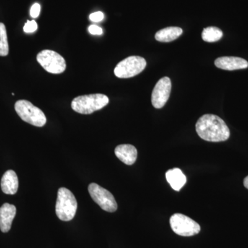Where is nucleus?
<instances>
[{
	"instance_id": "1",
	"label": "nucleus",
	"mask_w": 248,
	"mask_h": 248,
	"mask_svg": "<svg viewBox=\"0 0 248 248\" xmlns=\"http://www.w3.org/2000/svg\"><path fill=\"white\" fill-rule=\"evenodd\" d=\"M196 131L202 140L210 142H221L228 140L231 132L221 117L212 114L201 117L196 124Z\"/></svg>"
},
{
	"instance_id": "2",
	"label": "nucleus",
	"mask_w": 248,
	"mask_h": 248,
	"mask_svg": "<svg viewBox=\"0 0 248 248\" xmlns=\"http://www.w3.org/2000/svg\"><path fill=\"white\" fill-rule=\"evenodd\" d=\"M109 99L104 94H91L79 96L71 103L73 110L83 115H90L101 110L108 104Z\"/></svg>"
},
{
	"instance_id": "3",
	"label": "nucleus",
	"mask_w": 248,
	"mask_h": 248,
	"mask_svg": "<svg viewBox=\"0 0 248 248\" xmlns=\"http://www.w3.org/2000/svg\"><path fill=\"white\" fill-rule=\"evenodd\" d=\"M78 209V202L73 192L66 187L58 190L55 212L57 216L63 221H71Z\"/></svg>"
},
{
	"instance_id": "4",
	"label": "nucleus",
	"mask_w": 248,
	"mask_h": 248,
	"mask_svg": "<svg viewBox=\"0 0 248 248\" xmlns=\"http://www.w3.org/2000/svg\"><path fill=\"white\" fill-rule=\"evenodd\" d=\"M15 110L24 122L36 127H43L46 123V117L43 111L27 100L17 101Z\"/></svg>"
},
{
	"instance_id": "5",
	"label": "nucleus",
	"mask_w": 248,
	"mask_h": 248,
	"mask_svg": "<svg viewBox=\"0 0 248 248\" xmlns=\"http://www.w3.org/2000/svg\"><path fill=\"white\" fill-rule=\"evenodd\" d=\"M146 66L144 58L140 56H130L124 59L116 66L114 73L122 79L133 78L141 73Z\"/></svg>"
},
{
	"instance_id": "6",
	"label": "nucleus",
	"mask_w": 248,
	"mask_h": 248,
	"mask_svg": "<svg viewBox=\"0 0 248 248\" xmlns=\"http://www.w3.org/2000/svg\"><path fill=\"white\" fill-rule=\"evenodd\" d=\"M37 61L44 69L52 74H61L66 69V60L51 50H44L37 55Z\"/></svg>"
},
{
	"instance_id": "7",
	"label": "nucleus",
	"mask_w": 248,
	"mask_h": 248,
	"mask_svg": "<svg viewBox=\"0 0 248 248\" xmlns=\"http://www.w3.org/2000/svg\"><path fill=\"white\" fill-rule=\"evenodd\" d=\"M173 232L182 236H192L199 234L201 227L199 223L183 214H174L170 218Z\"/></svg>"
},
{
	"instance_id": "8",
	"label": "nucleus",
	"mask_w": 248,
	"mask_h": 248,
	"mask_svg": "<svg viewBox=\"0 0 248 248\" xmlns=\"http://www.w3.org/2000/svg\"><path fill=\"white\" fill-rule=\"evenodd\" d=\"M89 192L93 200L102 210L108 213H114L117 210V203L115 197L107 189L93 183L89 186Z\"/></svg>"
},
{
	"instance_id": "9",
	"label": "nucleus",
	"mask_w": 248,
	"mask_h": 248,
	"mask_svg": "<svg viewBox=\"0 0 248 248\" xmlns=\"http://www.w3.org/2000/svg\"><path fill=\"white\" fill-rule=\"evenodd\" d=\"M171 89L172 84L168 77H164L158 81L152 93V104L155 108H162L164 107L169 100Z\"/></svg>"
},
{
	"instance_id": "10",
	"label": "nucleus",
	"mask_w": 248,
	"mask_h": 248,
	"mask_svg": "<svg viewBox=\"0 0 248 248\" xmlns=\"http://www.w3.org/2000/svg\"><path fill=\"white\" fill-rule=\"evenodd\" d=\"M215 66L226 71L245 69L248 67V62L244 59L237 57H222L215 61Z\"/></svg>"
},
{
	"instance_id": "11",
	"label": "nucleus",
	"mask_w": 248,
	"mask_h": 248,
	"mask_svg": "<svg viewBox=\"0 0 248 248\" xmlns=\"http://www.w3.org/2000/svg\"><path fill=\"white\" fill-rule=\"evenodd\" d=\"M16 211V207L9 203L3 204L0 208V230L2 232H8L11 230Z\"/></svg>"
},
{
	"instance_id": "12",
	"label": "nucleus",
	"mask_w": 248,
	"mask_h": 248,
	"mask_svg": "<svg viewBox=\"0 0 248 248\" xmlns=\"http://www.w3.org/2000/svg\"><path fill=\"white\" fill-rule=\"evenodd\" d=\"M115 153L120 161L128 166L135 164L138 158V150L133 145H119L115 148Z\"/></svg>"
},
{
	"instance_id": "13",
	"label": "nucleus",
	"mask_w": 248,
	"mask_h": 248,
	"mask_svg": "<svg viewBox=\"0 0 248 248\" xmlns=\"http://www.w3.org/2000/svg\"><path fill=\"white\" fill-rule=\"evenodd\" d=\"M19 181L17 174L12 170L6 171L1 178V190L6 195H15L17 192Z\"/></svg>"
},
{
	"instance_id": "14",
	"label": "nucleus",
	"mask_w": 248,
	"mask_h": 248,
	"mask_svg": "<svg viewBox=\"0 0 248 248\" xmlns=\"http://www.w3.org/2000/svg\"><path fill=\"white\" fill-rule=\"evenodd\" d=\"M166 180L173 190L179 191L187 182L185 174L179 169L169 170L166 173Z\"/></svg>"
},
{
	"instance_id": "15",
	"label": "nucleus",
	"mask_w": 248,
	"mask_h": 248,
	"mask_svg": "<svg viewBox=\"0 0 248 248\" xmlns=\"http://www.w3.org/2000/svg\"><path fill=\"white\" fill-rule=\"evenodd\" d=\"M182 33L183 30L181 28L167 27L158 31L155 35V39L161 42H170L177 40Z\"/></svg>"
},
{
	"instance_id": "16",
	"label": "nucleus",
	"mask_w": 248,
	"mask_h": 248,
	"mask_svg": "<svg viewBox=\"0 0 248 248\" xmlns=\"http://www.w3.org/2000/svg\"><path fill=\"white\" fill-rule=\"evenodd\" d=\"M223 37V32L221 29L215 27H210L203 29L202 32V39L206 42H216L221 40Z\"/></svg>"
},
{
	"instance_id": "17",
	"label": "nucleus",
	"mask_w": 248,
	"mask_h": 248,
	"mask_svg": "<svg viewBox=\"0 0 248 248\" xmlns=\"http://www.w3.org/2000/svg\"><path fill=\"white\" fill-rule=\"evenodd\" d=\"M9 53V46L6 27L3 23L0 22V56H7Z\"/></svg>"
},
{
	"instance_id": "18",
	"label": "nucleus",
	"mask_w": 248,
	"mask_h": 248,
	"mask_svg": "<svg viewBox=\"0 0 248 248\" xmlns=\"http://www.w3.org/2000/svg\"><path fill=\"white\" fill-rule=\"evenodd\" d=\"M37 28H38V26L35 20L27 21L24 25V31L27 33H31V32H33L37 31Z\"/></svg>"
},
{
	"instance_id": "19",
	"label": "nucleus",
	"mask_w": 248,
	"mask_h": 248,
	"mask_svg": "<svg viewBox=\"0 0 248 248\" xmlns=\"http://www.w3.org/2000/svg\"><path fill=\"white\" fill-rule=\"evenodd\" d=\"M89 18L92 22H99L104 19V15L101 11H98V12L93 13L90 15Z\"/></svg>"
},
{
	"instance_id": "20",
	"label": "nucleus",
	"mask_w": 248,
	"mask_h": 248,
	"mask_svg": "<svg viewBox=\"0 0 248 248\" xmlns=\"http://www.w3.org/2000/svg\"><path fill=\"white\" fill-rule=\"evenodd\" d=\"M40 5L38 3H35L32 5L31 9V16L32 18H37L40 16Z\"/></svg>"
},
{
	"instance_id": "21",
	"label": "nucleus",
	"mask_w": 248,
	"mask_h": 248,
	"mask_svg": "<svg viewBox=\"0 0 248 248\" xmlns=\"http://www.w3.org/2000/svg\"><path fill=\"white\" fill-rule=\"evenodd\" d=\"M90 33L94 35H102L103 30L102 28L98 27L97 25H91L89 28Z\"/></svg>"
},
{
	"instance_id": "22",
	"label": "nucleus",
	"mask_w": 248,
	"mask_h": 248,
	"mask_svg": "<svg viewBox=\"0 0 248 248\" xmlns=\"http://www.w3.org/2000/svg\"><path fill=\"white\" fill-rule=\"evenodd\" d=\"M244 185L245 187H246V188L248 189V176H247V177L244 179Z\"/></svg>"
}]
</instances>
